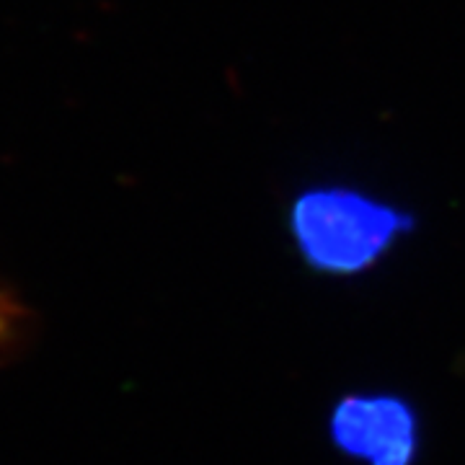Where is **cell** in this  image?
<instances>
[{"label": "cell", "mask_w": 465, "mask_h": 465, "mask_svg": "<svg viewBox=\"0 0 465 465\" xmlns=\"http://www.w3.org/2000/svg\"><path fill=\"white\" fill-rule=\"evenodd\" d=\"M24 336V308L14 295L0 290V362L16 351Z\"/></svg>", "instance_id": "3"}, {"label": "cell", "mask_w": 465, "mask_h": 465, "mask_svg": "<svg viewBox=\"0 0 465 465\" xmlns=\"http://www.w3.org/2000/svg\"><path fill=\"white\" fill-rule=\"evenodd\" d=\"M284 228L305 269L349 280L378 269L414 231L416 220L362 183L313 182L290 197Z\"/></svg>", "instance_id": "1"}, {"label": "cell", "mask_w": 465, "mask_h": 465, "mask_svg": "<svg viewBox=\"0 0 465 465\" xmlns=\"http://www.w3.org/2000/svg\"><path fill=\"white\" fill-rule=\"evenodd\" d=\"M329 442L357 465H416L421 419L396 391H354L333 401Z\"/></svg>", "instance_id": "2"}]
</instances>
